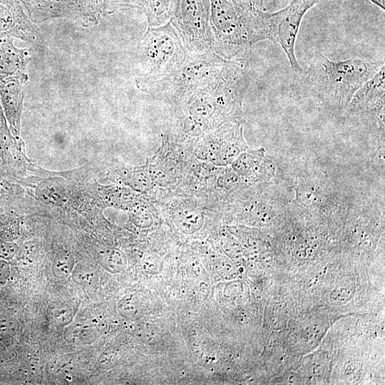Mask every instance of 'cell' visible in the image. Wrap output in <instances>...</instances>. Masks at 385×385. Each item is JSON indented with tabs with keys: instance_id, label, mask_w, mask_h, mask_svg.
I'll list each match as a JSON object with an SVG mask.
<instances>
[{
	"instance_id": "1",
	"label": "cell",
	"mask_w": 385,
	"mask_h": 385,
	"mask_svg": "<svg viewBox=\"0 0 385 385\" xmlns=\"http://www.w3.org/2000/svg\"><path fill=\"white\" fill-rule=\"evenodd\" d=\"M384 65L359 58L332 61L319 54L297 77L309 94L329 107L343 110Z\"/></svg>"
},
{
	"instance_id": "2",
	"label": "cell",
	"mask_w": 385,
	"mask_h": 385,
	"mask_svg": "<svg viewBox=\"0 0 385 385\" xmlns=\"http://www.w3.org/2000/svg\"><path fill=\"white\" fill-rule=\"evenodd\" d=\"M210 25L214 51L226 59L247 56L254 43L270 40L267 11L232 0H210Z\"/></svg>"
},
{
	"instance_id": "3",
	"label": "cell",
	"mask_w": 385,
	"mask_h": 385,
	"mask_svg": "<svg viewBox=\"0 0 385 385\" xmlns=\"http://www.w3.org/2000/svg\"><path fill=\"white\" fill-rule=\"evenodd\" d=\"M227 59L214 51L188 53L185 59L168 73L150 79H136L138 88L152 97L174 105L212 82Z\"/></svg>"
},
{
	"instance_id": "4",
	"label": "cell",
	"mask_w": 385,
	"mask_h": 385,
	"mask_svg": "<svg viewBox=\"0 0 385 385\" xmlns=\"http://www.w3.org/2000/svg\"><path fill=\"white\" fill-rule=\"evenodd\" d=\"M188 53L170 21L159 26L148 27L136 53L140 70L137 78L150 79L168 73L185 59Z\"/></svg>"
},
{
	"instance_id": "5",
	"label": "cell",
	"mask_w": 385,
	"mask_h": 385,
	"mask_svg": "<svg viewBox=\"0 0 385 385\" xmlns=\"http://www.w3.org/2000/svg\"><path fill=\"white\" fill-rule=\"evenodd\" d=\"M170 21L188 53L214 51L210 0H175Z\"/></svg>"
},
{
	"instance_id": "6",
	"label": "cell",
	"mask_w": 385,
	"mask_h": 385,
	"mask_svg": "<svg viewBox=\"0 0 385 385\" xmlns=\"http://www.w3.org/2000/svg\"><path fill=\"white\" fill-rule=\"evenodd\" d=\"M319 0H292L285 8L267 12L270 40L277 42L285 53L292 71H302L295 53V43L302 19Z\"/></svg>"
},
{
	"instance_id": "7",
	"label": "cell",
	"mask_w": 385,
	"mask_h": 385,
	"mask_svg": "<svg viewBox=\"0 0 385 385\" xmlns=\"http://www.w3.org/2000/svg\"><path fill=\"white\" fill-rule=\"evenodd\" d=\"M13 42L14 37L0 35V83L11 79L28 80L29 51L17 48Z\"/></svg>"
},
{
	"instance_id": "8",
	"label": "cell",
	"mask_w": 385,
	"mask_h": 385,
	"mask_svg": "<svg viewBox=\"0 0 385 385\" xmlns=\"http://www.w3.org/2000/svg\"><path fill=\"white\" fill-rule=\"evenodd\" d=\"M20 79L0 83V100L12 135L19 138L21 116L24 98V85Z\"/></svg>"
},
{
	"instance_id": "9",
	"label": "cell",
	"mask_w": 385,
	"mask_h": 385,
	"mask_svg": "<svg viewBox=\"0 0 385 385\" xmlns=\"http://www.w3.org/2000/svg\"><path fill=\"white\" fill-rule=\"evenodd\" d=\"M0 35H7L29 42L40 40L38 33L21 17L14 7L0 0Z\"/></svg>"
},
{
	"instance_id": "10",
	"label": "cell",
	"mask_w": 385,
	"mask_h": 385,
	"mask_svg": "<svg viewBox=\"0 0 385 385\" xmlns=\"http://www.w3.org/2000/svg\"><path fill=\"white\" fill-rule=\"evenodd\" d=\"M37 197L47 205L55 207L66 202L67 190L63 179L53 177L41 181L36 190Z\"/></svg>"
},
{
	"instance_id": "11",
	"label": "cell",
	"mask_w": 385,
	"mask_h": 385,
	"mask_svg": "<svg viewBox=\"0 0 385 385\" xmlns=\"http://www.w3.org/2000/svg\"><path fill=\"white\" fill-rule=\"evenodd\" d=\"M139 1L148 27L159 26L170 21L175 0Z\"/></svg>"
},
{
	"instance_id": "12",
	"label": "cell",
	"mask_w": 385,
	"mask_h": 385,
	"mask_svg": "<svg viewBox=\"0 0 385 385\" xmlns=\"http://www.w3.org/2000/svg\"><path fill=\"white\" fill-rule=\"evenodd\" d=\"M267 160H265L262 152H246L240 153L232 163L234 171L242 176H250L260 172V170H268ZM261 173V172H260Z\"/></svg>"
},
{
	"instance_id": "13",
	"label": "cell",
	"mask_w": 385,
	"mask_h": 385,
	"mask_svg": "<svg viewBox=\"0 0 385 385\" xmlns=\"http://www.w3.org/2000/svg\"><path fill=\"white\" fill-rule=\"evenodd\" d=\"M149 175L153 183L165 187L176 179L175 164L164 158H159L146 164Z\"/></svg>"
},
{
	"instance_id": "14",
	"label": "cell",
	"mask_w": 385,
	"mask_h": 385,
	"mask_svg": "<svg viewBox=\"0 0 385 385\" xmlns=\"http://www.w3.org/2000/svg\"><path fill=\"white\" fill-rule=\"evenodd\" d=\"M65 339L75 344H87L95 340L94 327L84 322H71L64 332Z\"/></svg>"
},
{
	"instance_id": "15",
	"label": "cell",
	"mask_w": 385,
	"mask_h": 385,
	"mask_svg": "<svg viewBox=\"0 0 385 385\" xmlns=\"http://www.w3.org/2000/svg\"><path fill=\"white\" fill-rule=\"evenodd\" d=\"M101 265L107 271L118 273L123 271L126 267V258L119 250L109 248L101 252L98 256Z\"/></svg>"
},
{
	"instance_id": "16",
	"label": "cell",
	"mask_w": 385,
	"mask_h": 385,
	"mask_svg": "<svg viewBox=\"0 0 385 385\" xmlns=\"http://www.w3.org/2000/svg\"><path fill=\"white\" fill-rule=\"evenodd\" d=\"M125 182L133 190L139 192L150 190L154 184L149 175L147 165L130 172Z\"/></svg>"
},
{
	"instance_id": "17",
	"label": "cell",
	"mask_w": 385,
	"mask_h": 385,
	"mask_svg": "<svg viewBox=\"0 0 385 385\" xmlns=\"http://www.w3.org/2000/svg\"><path fill=\"white\" fill-rule=\"evenodd\" d=\"M203 217L198 212L185 210L176 216V224L180 230L188 234L193 233L202 227Z\"/></svg>"
},
{
	"instance_id": "18",
	"label": "cell",
	"mask_w": 385,
	"mask_h": 385,
	"mask_svg": "<svg viewBox=\"0 0 385 385\" xmlns=\"http://www.w3.org/2000/svg\"><path fill=\"white\" fill-rule=\"evenodd\" d=\"M75 262L71 253L61 251L55 257L52 265L53 274L58 278L69 276L74 268Z\"/></svg>"
},
{
	"instance_id": "19",
	"label": "cell",
	"mask_w": 385,
	"mask_h": 385,
	"mask_svg": "<svg viewBox=\"0 0 385 385\" xmlns=\"http://www.w3.org/2000/svg\"><path fill=\"white\" fill-rule=\"evenodd\" d=\"M71 274L76 283L81 285H90L94 282L96 272L90 265H78L74 266Z\"/></svg>"
},
{
	"instance_id": "20",
	"label": "cell",
	"mask_w": 385,
	"mask_h": 385,
	"mask_svg": "<svg viewBox=\"0 0 385 385\" xmlns=\"http://www.w3.org/2000/svg\"><path fill=\"white\" fill-rule=\"evenodd\" d=\"M51 315L56 322L66 325L71 322L73 317L70 307L63 304L53 305L51 308Z\"/></svg>"
},
{
	"instance_id": "21",
	"label": "cell",
	"mask_w": 385,
	"mask_h": 385,
	"mask_svg": "<svg viewBox=\"0 0 385 385\" xmlns=\"http://www.w3.org/2000/svg\"><path fill=\"white\" fill-rule=\"evenodd\" d=\"M18 251V246L14 242L0 241V260H10Z\"/></svg>"
},
{
	"instance_id": "22",
	"label": "cell",
	"mask_w": 385,
	"mask_h": 385,
	"mask_svg": "<svg viewBox=\"0 0 385 385\" xmlns=\"http://www.w3.org/2000/svg\"><path fill=\"white\" fill-rule=\"evenodd\" d=\"M134 215L136 223L138 222L140 226H148L152 223V217L146 210H138Z\"/></svg>"
},
{
	"instance_id": "23",
	"label": "cell",
	"mask_w": 385,
	"mask_h": 385,
	"mask_svg": "<svg viewBox=\"0 0 385 385\" xmlns=\"http://www.w3.org/2000/svg\"><path fill=\"white\" fill-rule=\"evenodd\" d=\"M237 4L242 6L257 9V10H265L263 0H232Z\"/></svg>"
},
{
	"instance_id": "24",
	"label": "cell",
	"mask_w": 385,
	"mask_h": 385,
	"mask_svg": "<svg viewBox=\"0 0 385 385\" xmlns=\"http://www.w3.org/2000/svg\"><path fill=\"white\" fill-rule=\"evenodd\" d=\"M15 323L13 319L4 318L0 319V332H13L15 330Z\"/></svg>"
},
{
	"instance_id": "25",
	"label": "cell",
	"mask_w": 385,
	"mask_h": 385,
	"mask_svg": "<svg viewBox=\"0 0 385 385\" xmlns=\"http://www.w3.org/2000/svg\"><path fill=\"white\" fill-rule=\"evenodd\" d=\"M9 273V266L4 260H0V284H3Z\"/></svg>"
},
{
	"instance_id": "26",
	"label": "cell",
	"mask_w": 385,
	"mask_h": 385,
	"mask_svg": "<svg viewBox=\"0 0 385 385\" xmlns=\"http://www.w3.org/2000/svg\"><path fill=\"white\" fill-rule=\"evenodd\" d=\"M43 3L51 5H61L63 3H68L72 0H41Z\"/></svg>"
},
{
	"instance_id": "27",
	"label": "cell",
	"mask_w": 385,
	"mask_h": 385,
	"mask_svg": "<svg viewBox=\"0 0 385 385\" xmlns=\"http://www.w3.org/2000/svg\"><path fill=\"white\" fill-rule=\"evenodd\" d=\"M374 4L377 5L381 9H385V0H370Z\"/></svg>"
}]
</instances>
